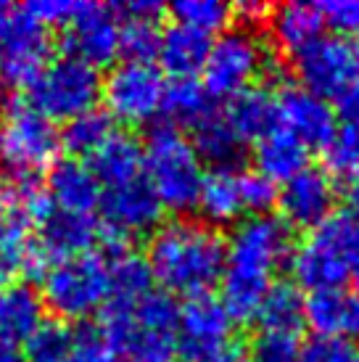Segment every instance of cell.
<instances>
[{
	"mask_svg": "<svg viewBox=\"0 0 359 362\" xmlns=\"http://www.w3.org/2000/svg\"><path fill=\"white\" fill-rule=\"evenodd\" d=\"M209 48L211 35L172 21L170 27L161 32L159 61L172 77H193L196 71L204 69Z\"/></svg>",
	"mask_w": 359,
	"mask_h": 362,
	"instance_id": "24",
	"label": "cell"
},
{
	"mask_svg": "<svg viewBox=\"0 0 359 362\" xmlns=\"http://www.w3.org/2000/svg\"><path fill=\"white\" fill-rule=\"evenodd\" d=\"M230 127L238 132V138L246 141H261L264 135L280 127L278 119V95L267 88H246L228 98V109L222 111Z\"/></svg>",
	"mask_w": 359,
	"mask_h": 362,
	"instance_id": "22",
	"label": "cell"
},
{
	"mask_svg": "<svg viewBox=\"0 0 359 362\" xmlns=\"http://www.w3.org/2000/svg\"><path fill=\"white\" fill-rule=\"evenodd\" d=\"M325 151L330 172L359 185V124H343Z\"/></svg>",
	"mask_w": 359,
	"mask_h": 362,
	"instance_id": "36",
	"label": "cell"
},
{
	"mask_svg": "<svg viewBox=\"0 0 359 362\" xmlns=\"http://www.w3.org/2000/svg\"><path fill=\"white\" fill-rule=\"evenodd\" d=\"M280 211L286 225L293 228H317L333 214L336 206V182L328 170L304 167L299 175L283 182L278 191Z\"/></svg>",
	"mask_w": 359,
	"mask_h": 362,
	"instance_id": "17",
	"label": "cell"
},
{
	"mask_svg": "<svg viewBox=\"0 0 359 362\" xmlns=\"http://www.w3.org/2000/svg\"><path fill=\"white\" fill-rule=\"evenodd\" d=\"M98 328L124 362H177L180 307L167 291L146 293L138 304H103Z\"/></svg>",
	"mask_w": 359,
	"mask_h": 362,
	"instance_id": "3",
	"label": "cell"
},
{
	"mask_svg": "<svg viewBox=\"0 0 359 362\" xmlns=\"http://www.w3.org/2000/svg\"><path fill=\"white\" fill-rule=\"evenodd\" d=\"M196 206L211 225H230L243 214L240 172L235 167H214L204 175Z\"/></svg>",
	"mask_w": 359,
	"mask_h": 362,
	"instance_id": "26",
	"label": "cell"
},
{
	"mask_svg": "<svg viewBox=\"0 0 359 362\" xmlns=\"http://www.w3.org/2000/svg\"><path fill=\"white\" fill-rule=\"evenodd\" d=\"M146 259L153 281L164 291L180 296L209 293L225 270V241L211 225L193 220H172L159 225L148 241Z\"/></svg>",
	"mask_w": 359,
	"mask_h": 362,
	"instance_id": "2",
	"label": "cell"
},
{
	"mask_svg": "<svg viewBox=\"0 0 359 362\" xmlns=\"http://www.w3.org/2000/svg\"><path fill=\"white\" fill-rule=\"evenodd\" d=\"M293 66L301 80V88H307L325 101L339 98L341 90L357 80L354 42L336 35H319L317 40L293 53Z\"/></svg>",
	"mask_w": 359,
	"mask_h": 362,
	"instance_id": "12",
	"label": "cell"
},
{
	"mask_svg": "<svg viewBox=\"0 0 359 362\" xmlns=\"http://www.w3.org/2000/svg\"><path fill=\"white\" fill-rule=\"evenodd\" d=\"M45 191H48L56 209L74 211V214H93V209L100 204L103 188L90 170V164L80 159H61L48 170Z\"/></svg>",
	"mask_w": 359,
	"mask_h": 362,
	"instance_id": "20",
	"label": "cell"
},
{
	"mask_svg": "<svg viewBox=\"0 0 359 362\" xmlns=\"http://www.w3.org/2000/svg\"><path fill=\"white\" fill-rule=\"evenodd\" d=\"M354 71H357V80H359V40L354 42Z\"/></svg>",
	"mask_w": 359,
	"mask_h": 362,
	"instance_id": "49",
	"label": "cell"
},
{
	"mask_svg": "<svg viewBox=\"0 0 359 362\" xmlns=\"http://www.w3.org/2000/svg\"><path fill=\"white\" fill-rule=\"evenodd\" d=\"M0 362H27V360L19 352V346H13L8 341H0Z\"/></svg>",
	"mask_w": 359,
	"mask_h": 362,
	"instance_id": "47",
	"label": "cell"
},
{
	"mask_svg": "<svg viewBox=\"0 0 359 362\" xmlns=\"http://www.w3.org/2000/svg\"><path fill=\"white\" fill-rule=\"evenodd\" d=\"M261 331L272 333H299L304 325V299L301 291L290 283H275L267 291L259 312H257Z\"/></svg>",
	"mask_w": 359,
	"mask_h": 362,
	"instance_id": "30",
	"label": "cell"
},
{
	"mask_svg": "<svg viewBox=\"0 0 359 362\" xmlns=\"http://www.w3.org/2000/svg\"><path fill=\"white\" fill-rule=\"evenodd\" d=\"M254 156H257V172L264 175L267 180H272L275 185L290 180L304 167H310L307 164L310 148L283 127H275L269 135L257 141Z\"/></svg>",
	"mask_w": 359,
	"mask_h": 362,
	"instance_id": "25",
	"label": "cell"
},
{
	"mask_svg": "<svg viewBox=\"0 0 359 362\" xmlns=\"http://www.w3.org/2000/svg\"><path fill=\"white\" fill-rule=\"evenodd\" d=\"M69 56L88 61L90 66H103L119 56L122 16L114 6L103 3H77L66 24Z\"/></svg>",
	"mask_w": 359,
	"mask_h": 362,
	"instance_id": "14",
	"label": "cell"
},
{
	"mask_svg": "<svg viewBox=\"0 0 359 362\" xmlns=\"http://www.w3.org/2000/svg\"><path fill=\"white\" fill-rule=\"evenodd\" d=\"M339 339H359V291H341Z\"/></svg>",
	"mask_w": 359,
	"mask_h": 362,
	"instance_id": "43",
	"label": "cell"
},
{
	"mask_svg": "<svg viewBox=\"0 0 359 362\" xmlns=\"http://www.w3.org/2000/svg\"><path fill=\"white\" fill-rule=\"evenodd\" d=\"M240 196H243V211H251V217L269 214V209L278 204V185L259 172H243L240 175Z\"/></svg>",
	"mask_w": 359,
	"mask_h": 362,
	"instance_id": "38",
	"label": "cell"
},
{
	"mask_svg": "<svg viewBox=\"0 0 359 362\" xmlns=\"http://www.w3.org/2000/svg\"><path fill=\"white\" fill-rule=\"evenodd\" d=\"M177 357L182 362H243L246 349L217 296L201 293L180 307Z\"/></svg>",
	"mask_w": 359,
	"mask_h": 362,
	"instance_id": "8",
	"label": "cell"
},
{
	"mask_svg": "<svg viewBox=\"0 0 359 362\" xmlns=\"http://www.w3.org/2000/svg\"><path fill=\"white\" fill-rule=\"evenodd\" d=\"M167 82L153 64L124 61L109 71L100 85L106 114L127 124H146L161 111Z\"/></svg>",
	"mask_w": 359,
	"mask_h": 362,
	"instance_id": "11",
	"label": "cell"
},
{
	"mask_svg": "<svg viewBox=\"0 0 359 362\" xmlns=\"http://www.w3.org/2000/svg\"><path fill=\"white\" fill-rule=\"evenodd\" d=\"M296 362H359V349L354 341L314 336L301 346Z\"/></svg>",
	"mask_w": 359,
	"mask_h": 362,
	"instance_id": "37",
	"label": "cell"
},
{
	"mask_svg": "<svg viewBox=\"0 0 359 362\" xmlns=\"http://www.w3.org/2000/svg\"><path fill=\"white\" fill-rule=\"evenodd\" d=\"M90 156H93L90 170L98 177L100 188H114V185H122V182H130L146 175L143 143L138 138H132L130 132L114 130Z\"/></svg>",
	"mask_w": 359,
	"mask_h": 362,
	"instance_id": "21",
	"label": "cell"
},
{
	"mask_svg": "<svg viewBox=\"0 0 359 362\" xmlns=\"http://www.w3.org/2000/svg\"><path fill=\"white\" fill-rule=\"evenodd\" d=\"M278 95L280 127L299 138L307 148H328L336 138V109L301 85H286Z\"/></svg>",
	"mask_w": 359,
	"mask_h": 362,
	"instance_id": "16",
	"label": "cell"
},
{
	"mask_svg": "<svg viewBox=\"0 0 359 362\" xmlns=\"http://www.w3.org/2000/svg\"><path fill=\"white\" fill-rule=\"evenodd\" d=\"M177 24H185L190 30L211 32L222 30L233 16V6L222 3V0H177L170 8Z\"/></svg>",
	"mask_w": 359,
	"mask_h": 362,
	"instance_id": "34",
	"label": "cell"
},
{
	"mask_svg": "<svg viewBox=\"0 0 359 362\" xmlns=\"http://www.w3.org/2000/svg\"><path fill=\"white\" fill-rule=\"evenodd\" d=\"M299 352V333L261 331L254 341V362H296Z\"/></svg>",
	"mask_w": 359,
	"mask_h": 362,
	"instance_id": "39",
	"label": "cell"
},
{
	"mask_svg": "<svg viewBox=\"0 0 359 362\" xmlns=\"http://www.w3.org/2000/svg\"><path fill=\"white\" fill-rule=\"evenodd\" d=\"M69 362H114V349L103 339L100 328H82L74 331Z\"/></svg>",
	"mask_w": 359,
	"mask_h": 362,
	"instance_id": "41",
	"label": "cell"
},
{
	"mask_svg": "<svg viewBox=\"0 0 359 362\" xmlns=\"http://www.w3.org/2000/svg\"><path fill=\"white\" fill-rule=\"evenodd\" d=\"M74 8H77L74 0H32V3L24 6V11H27L37 24H42L45 30L53 27V24H64V27H66Z\"/></svg>",
	"mask_w": 359,
	"mask_h": 362,
	"instance_id": "42",
	"label": "cell"
},
{
	"mask_svg": "<svg viewBox=\"0 0 359 362\" xmlns=\"http://www.w3.org/2000/svg\"><path fill=\"white\" fill-rule=\"evenodd\" d=\"M336 101H339V114L346 119V124H359V80L346 85Z\"/></svg>",
	"mask_w": 359,
	"mask_h": 362,
	"instance_id": "44",
	"label": "cell"
},
{
	"mask_svg": "<svg viewBox=\"0 0 359 362\" xmlns=\"http://www.w3.org/2000/svg\"><path fill=\"white\" fill-rule=\"evenodd\" d=\"M42 296L27 283H11L0 288V341L19 346L42 325Z\"/></svg>",
	"mask_w": 359,
	"mask_h": 362,
	"instance_id": "23",
	"label": "cell"
},
{
	"mask_svg": "<svg viewBox=\"0 0 359 362\" xmlns=\"http://www.w3.org/2000/svg\"><path fill=\"white\" fill-rule=\"evenodd\" d=\"M27 362H69L74 331L61 320H42V325L24 341Z\"/></svg>",
	"mask_w": 359,
	"mask_h": 362,
	"instance_id": "33",
	"label": "cell"
},
{
	"mask_svg": "<svg viewBox=\"0 0 359 362\" xmlns=\"http://www.w3.org/2000/svg\"><path fill=\"white\" fill-rule=\"evenodd\" d=\"M322 16L312 3H286L272 11V32L280 48L288 53H299L304 45L322 35Z\"/></svg>",
	"mask_w": 359,
	"mask_h": 362,
	"instance_id": "29",
	"label": "cell"
},
{
	"mask_svg": "<svg viewBox=\"0 0 359 362\" xmlns=\"http://www.w3.org/2000/svg\"><path fill=\"white\" fill-rule=\"evenodd\" d=\"M103 228L93 214L53 209L40 225V246L53 262L90 254V249L100 241Z\"/></svg>",
	"mask_w": 359,
	"mask_h": 362,
	"instance_id": "19",
	"label": "cell"
},
{
	"mask_svg": "<svg viewBox=\"0 0 359 362\" xmlns=\"http://www.w3.org/2000/svg\"><path fill=\"white\" fill-rule=\"evenodd\" d=\"M233 13H238L243 21H261L264 16L272 13L267 3H257V0H243L238 6H233Z\"/></svg>",
	"mask_w": 359,
	"mask_h": 362,
	"instance_id": "45",
	"label": "cell"
},
{
	"mask_svg": "<svg viewBox=\"0 0 359 362\" xmlns=\"http://www.w3.org/2000/svg\"><path fill=\"white\" fill-rule=\"evenodd\" d=\"M349 214L354 220H359V185H354L349 193Z\"/></svg>",
	"mask_w": 359,
	"mask_h": 362,
	"instance_id": "48",
	"label": "cell"
},
{
	"mask_svg": "<svg viewBox=\"0 0 359 362\" xmlns=\"http://www.w3.org/2000/svg\"><path fill=\"white\" fill-rule=\"evenodd\" d=\"M190 130H193L190 143L199 153V159L211 161L214 167H233L243 156V141L220 111L206 114Z\"/></svg>",
	"mask_w": 359,
	"mask_h": 362,
	"instance_id": "28",
	"label": "cell"
},
{
	"mask_svg": "<svg viewBox=\"0 0 359 362\" xmlns=\"http://www.w3.org/2000/svg\"><path fill=\"white\" fill-rule=\"evenodd\" d=\"M161 111L170 117V124H188L193 127L206 114L214 111L209 103V93L196 77H175L164 88Z\"/></svg>",
	"mask_w": 359,
	"mask_h": 362,
	"instance_id": "31",
	"label": "cell"
},
{
	"mask_svg": "<svg viewBox=\"0 0 359 362\" xmlns=\"http://www.w3.org/2000/svg\"><path fill=\"white\" fill-rule=\"evenodd\" d=\"M50 59L48 30L19 8L8 40L0 48V80L8 88H30Z\"/></svg>",
	"mask_w": 359,
	"mask_h": 362,
	"instance_id": "15",
	"label": "cell"
},
{
	"mask_svg": "<svg viewBox=\"0 0 359 362\" xmlns=\"http://www.w3.org/2000/svg\"><path fill=\"white\" fill-rule=\"evenodd\" d=\"M322 24L339 32V37H354L359 35V0H328L317 6Z\"/></svg>",
	"mask_w": 359,
	"mask_h": 362,
	"instance_id": "40",
	"label": "cell"
},
{
	"mask_svg": "<svg viewBox=\"0 0 359 362\" xmlns=\"http://www.w3.org/2000/svg\"><path fill=\"white\" fill-rule=\"evenodd\" d=\"M61 135L56 124L27 101H11L0 119V161L13 180H35L56 164Z\"/></svg>",
	"mask_w": 359,
	"mask_h": 362,
	"instance_id": "6",
	"label": "cell"
},
{
	"mask_svg": "<svg viewBox=\"0 0 359 362\" xmlns=\"http://www.w3.org/2000/svg\"><path fill=\"white\" fill-rule=\"evenodd\" d=\"M161 30L156 19H124L119 32V53L127 56V61L151 64L153 56H159Z\"/></svg>",
	"mask_w": 359,
	"mask_h": 362,
	"instance_id": "35",
	"label": "cell"
},
{
	"mask_svg": "<svg viewBox=\"0 0 359 362\" xmlns=\"http://www.w3.org/2000/svg\"><path fill=\"white\" fill-rule=\"evenodd\" d=\"M267 64V51L254 32L228 30L211 40L209 56L204 64V88L211 98H233L235 93L251 88Z\"/></svg>",
	"mask_w": 359,
	"mask_h": 362,
	"instance_id": "10",
	"label": "cell"
},
{
	"mask_svg": "<svg viewBox=\"0 0 359 362\" xmlns=\"http://www.w3.org/2000/svg\"><path fill=\"white\" fill-rule=\"evenodd\" d=\"M143 159L146 177L164 209L190 211L196 206L204 182V167L193 143L175 124L161 122L151 127L148 141L143 146Z\"/></svg>",
	"mask_w": 359,
	"mask_h": 362,
	"instance_id": "5",
	"label": "cell"
},
{
	"mask_svg": "<svg viewBox=\"0 0 359 362\" xmlns=\"http://www.w3.org/2000/svg\"><path fill=\"white\" fill-rule=\"evenodd\" d=\"M109 302V264L98 254H80L50 264L42 278V304L64 320H82Z\"/></svg>",
	"mask_w": 359,
	"mask_h": 362,
	"instance_id": "7",
	"label": "cell"
},
{
	"mask_svg": "<svg viewBox=\"0 0 359 362\" xmlns=\"http://www.w3.org/2000/svg\"><path fill=\"white\" fill-rule=\"evenodd\" d=\"M100 74L95 66L77 56H61L45 64V69L35 77L30 88V106L42 117L53 119H71L77 114L95 109L100 98Z\"/></svg>",
	"mask_w": 359,
	"mask_h": 362,
	"instance_id": "9",
	"label": "cell"
},
{
	"mask_svg": "<svg viewBox=\"0 0 359 362\" xmlns=\"http://www.w3.org/2000/svg\"><path fill=\"white\" fill-rule=\"evenodd\" d=\"M98 206L103 211V220H106L103 230L114 238H122V241H130L138 233L153 230L161 220V211H164L159 196L151 188L146 175L130 182L114 185V188H103Z\"/></svg>",
	"mask_w": 359,
	"mask_h": 362,
	"instance_id": "13",
	"label": "cell"
},
{
	"mask_svg": "<svg viewBox=\"0 0 359 362\" xmlns=\"http://www.w3.org/2000/svg\"><path fill=\"white\" fill-rule=\"evenodd\" d=\"M16 13H19L16 6L0 0V48H3V42L8 40L11 30H13V21H16Z\"/></svg>",
	"mask_w": 359,
	"mask_h": 362,
	"instance_id": "46",
	"label": "cell"
},
{
	"mask_svg": "<svg viewBox=\"0 0 359 362\" xmlns=\"http://www.w3.org/2000/svg\"><path fill=\"white\" fill-rule=\"evenodd\" d=\"M293 254V233L275 214H254L233 230L225 246L222 299L233 320H254L267 291L275 286L272 275Z\"/></svg>",
	"mask_w": 359,
	"mask_h": 362,
	"instance_id": "1",
	"label": "cell"
},
{
	"mask_svg": "<svg viewBox=\"0 0 359 362\" xmlns=\"http://www.w3.org/2000/svg\"><path fill=\"white\" fill-rule=\"evenodd\" d=\"M109 264V302L119 307L138 304L146 293L153 291V272L143 254H135L132 249L111 252Z\"/></svg>",
	"mask_w": 359,
	"mask_h": 362,
	"instance_id": "27",
	"label": "cell"
},
{
	"mask_svg": "<svg viewBox=\"0 0 359 362\" xmlns=\"http://www.w3.org/2000/svg\"><path fill=\"white\" fill-rule=\"evenodd\" d=\"M114 362H124V360H114Z\"/></svg>",
	"mask_w": 359,
	"mask_h": 362,
	"instance_id": "50",
	"label": "cell"
},
{
	"mask_svg": "<svg viewBox=\"0 0 359 362\" xmlns=\"http://www.w3.org/2000/svg\"><path fill=\"white\" fill-rule=\"evenodd\" d=\"M30 249V220L19 206L16 180H0V288L16 283Z\"/></svg>",
	"mask_w": 359,
	"mask_h": 362,
	"instance_id": "18",
	"label": "cell"
},
{
	"mask_svg": "<svg viewBox=\"0 0 359 362\" xmlns=\"http://www.w3.org/2000/svg\"><path fill=\"white\" fill-rule=\"evenodd\" d=\"M290 270L312 293L341 291L349 281L359 283V220L349 211H333L293 249Z\"/></svg>",
	"mask_w": 359,
	"mask_h": 362,
	"instance_id": "4",
	"label": "cell"
},
{
	"mask_svg": "<svg viewBox=\"0 0 359 362\" xmlns=\"http://www.w3.org/2000/svg\"><path fill=\"white\" fill-rule=\"evenodd\" d=\"M114 132V122L106 111L100 109H90L85 114H77L66 119L61 135V146L66 151L77 153V156H85V153H93L100 143L109 138Z\"/></svg>",
	"mask_w": 359,
	"mask_h": 362,
	"instance_id": "32",
	"label": "cell"
}]
</instances>
